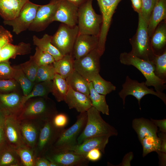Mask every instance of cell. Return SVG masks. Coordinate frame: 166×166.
Instances as JSON below:
<instances>
[{
    "instance_id": "obj_46",
    "label": "cell",
    "mask_w": 166,
    "mask_h": 166,
    "mask_svg": "<svg viewBox=\"0 0 166 166\" xmlns=\"http://www.w3.org/2000/svg\"><path fill=\"white\" fill-rule=\"evenodd\" d=\"M52 121L56 128L63 129L68 123V118L67 115L64 113H57L53 117Z\"/></svg>"
},
{
    "instance_id": "obj_12",
    "label": "cell",
    "mask_w": 166,
    "mask_h": 166,
    "mask_svg": "<svg viewBox=\"0 0 166 166\" xmlns=\"http://www.w3.org/2000/svg\"><path fill=\"white\" fill-rule=\"evenodd\" d=\"M39 6L29 1L23 6L16 17L12 20H4L3 23L11 26L13 31L19 34L28 29L35 18Z\"/></svg>"
},
{
    "instance_id": "obj_10",
    "label": "cell",
    "mask_w": 166,
    "mask_h": 166,
    "mask_svg": "<svg viewBox=\"0 0 166 166\" xmlns=\"http://www.w3.org/2000/svg\"><path fill=\"white\" fill-rule=\"evenodd\" d=\"M52 119L45 121L41 129L37 143L34 149L36 157H44L47 152L52 147L64 129L55 127L53 123Z\"/></svg>"
},
{
    "instance_id": "obj_7",
    "label": "cell",
    "mask_w": 166,
    "mask_h": 166,
    "mask_svg": "<svg viewBox=\"0 0 166 166\" xmlns=\"http://www.w3.org/2000/svg\"><path fill=\"white\" fill-rule=\"evenodd\" d=\"M78 34L77 25L72 26L62 23L52 36L51 42L63 56L72 54Z\"/></svg>"
},
{
    "instance_id": "obj_45",
    "label": "cell",
    "mask_w": 166,
    "mask_h": 166,
    "mask_svg": "<svg viewBox=\"0 0 166 166\" xmlns=\"http://www.w3.org/2000/svg\"><path fill=\"white\" fill-rule=\"evenodd\" d=\"M13 35L10 32L2 26H0V52L7 43L13 41Z\"/></svg>"
},
{
    "instance_id": "obj_40",
    "label": "cell",
    "mask_w": 166,
    "mask_h": 166,
    "mask_svg": "<svg viewBox=\"0 0 166 166\" xmlns=\"http://www.w3.org/2000/svg\"><path fill=\"white\" fill-rule=\"evenodd\" d=\"M31 57L38 66L52 64L55 61L54 58L51 55L37 47L35 48L34 54Z\"/></svg>"
},
{
    "instance_id": "obj_33",
    "label": "cell",
    "mask_w": 166,
    "mask_h": 166,
    "mask_svg": "<svg viewBox=\"0 0 166 166\" xmlns=\"http://www.w3.org/2000/svg\"><path fill=\"white\" fill-rule=\"evenodd\" d=\"M52 81L51 93L57 101H64L69 88L65 79L56 73Z\"/></svg>"
},
{
    "instance_id": "obj_52",
    "label": "cell",
    "mask_w": 166,
    "mask_h": 166,
    "mask_svg": "<svg viewBox=\"0 0 166 166\" xmlns=\"http://www.w3.org/2000/svg\"><path fill=\"white\" fill-rule=\"evenodd\" d=\"M159 159V164L160 166L166 165V153L161 151L156 152Z\"/></svg>"
},
{
    "instance_id": "obj_21",
    "label": "cell",
    "mask_w": 166,
    "mask_h": 166,
    "mask_svg": "<svg viewBox=\"0 0 166 166\" xmlns=\"http://www.w3.org/2000/svg\"><path fill=\"white\" fill-rule=\"evenodd\" d=\"M109 137L103 136L89 138L69 150L84 156L88 152L96 148H98L102 152L104 153L105 148L109 142Z\"/></svg>"
},
{
    "instance_id": "obj_39",
    "label": "cell",
    "mask_w": 166,
    "mask_h": 166,
    "mask_svg": "<svg viewBox=\"0 0 166 166\" xmlns=\"http://www.w3.org/2000/svg\"><path fill=\"white\" fill-rule=\"evenodd\" d=\"M155 66V75L160 79L166 80V51L156 55L152 61Z\"/></svg>"
},
{
    "instance_id": "obj_22",
    "label": "cell",
    "mask_w": 166,
    "mask_h": 166,
    "mask_svg": "<svg viewBox=\"0 0 166 166\" xmlns=\"http://www.w3.org/2000/svg\"><path fill=\"white\" fill-rule=\"evenodd\" d=\"M132 127L140 141L146 136L157 135L158 127L151 120L143 117L135 118L132 121Z\"/></svg>"
},
{
    "instance_id": "obj_29",
    "label": "cell",
    "mask_w": 166,
    "mask_h": 166,
    "mask_svg": "<svg viewBox=\"0 0 166 166\" xmlns=\"http://www.w3.org/2000/svg\"><path fill=\"white\" fill-rule=\"evenodd\" d=\"M65 80L68 85L74 90L89 96V82L75 70Z\"/></svg>"
},
{
    "instance_id": "obj_49",
    "label": "cell",
    "mask_w": 166,
    "mask_h": 166,
    "mask_svg": "<svg viewBox=\"0 0 166 166\" xmlns=\"http://www.w3.org/2000/svg\"><path fill=\"white\" fill-rule=\"evenodd\" d=\"M133 158V154L132 152L127 153L124 157L121 162L117 166H130V162Z\"/></svg>"
},
{
    "instance_id": "obj_25",
    "label": "cell",
    "mask_w": 166,
    "mask_h": 166,
    "mask_svg": "<svg viewBox=\"0 0 166 166\" xmlns=\"http://www.w3.org/2000/svg\"><path fill=\"white\" fill-rule=\"evenodd\" d=\"M166 17V0H158L150 15L148 32L150 38L158 25Z\"/></svg>"
},
{
    "instance_id": "obj_24",
    "label": "cell",
    "mask_w": 166,
    "mask_h": 166,
    "mask_svg": "<svg viewBox=\"0 0 166 166\" xmlns=\"http://www.w3.org/2000/svg\"><path fill=\"white\" fill-rule=\"evenodd\" d=\"M29 0H0V15L4 20L16 17L25 4Z\"/></svg>"
},
{
    "instance_id": "obj_18",
    "label": "cell",
    "mask_w": 166,
    "mask_h": 166,
    "mask_svg": "<svg viewBox=\"0 0 166 166\" xmlns=\"http://www.w3.org/2000/svg\"><path fill=\"white\" fill-rule=\"evenodd\" d=\"M23 95L22 91L0 93V110L6 116L17 117L23 106L22 100Z\"/></svg>"
},
{
    "instance_id": "obj_4",
    "label": "cell",
    "mask_w": 166,
    "mask_h": 166,
    "mask_svg": "<svg viewBox=\"0 0 166 166\" xmlns=\"http://www.w3.org/2000/svg\"><path fill=\"white\" fill-rule=\"evenodd\" d=\"M148 23L138 13V23L136 33L130 42L132 49L130 53L140 58L152 61L156 54L152 49L148 32Z\"/></svg>"
},
{
    "instance_id": "obj_35",
    "label": "cell",
    "mask_w": 166,
    "mask_h": 166,
    "mask_svg": "<svg viewBox=\"0 0 166 166\" xmlns=\"http://www.w3.org/2000/svg\"><path fill=\"white\" fill-rule=\"evenodd\" d=\"M161 141V139L157 135L144 137L140 141L143 148V157L152 152L160 151Z\"/></svg>"
},
{
    "instance_id": "obj_11",
    "label": "cell",
    "mask_w": 166,
    "mask_h": 166,
    "mask_svg": "<svg viewBox=\"0 0 166 166\" xmlns=\"http://www.w3.org/2000/svg\"><path fill=\"white\" fill-rule=\"evenodd\" d=\"M101 57L97 48L95 49L86 55L74 59V69L90 82L99 73Z\"/></svg>"
},
{
    "instance_id": "obj_15",
    "label": "cell",
    "mask_w": 166,
    "mask_h": 166,
    "mask_svg": "<svg viewBox=\"0 0 166 166\" xmlns=\"http://www.w3.org/2000/svg\"><path fill=\"white\" fill-rule=\"evenodd\" d=\"M19 121L23 141L26 146L34 150L40 130L45 121L36 119H25Z\"/></svg>"
},
{
    "instance_id": "obj_3",
    "label": "cell",
    "mask_w": 166,
    "mask_h": 166,
    "mask_svg": "<svg viewBox=\"0 0 166 166\" xmlns=\"http://www.w3.org/2000/svg\"><path fill=\"white\" fill-rule=\"evenodd\" d=\"M121 63L124 65H132L138 69L146 79L147 86H152L156 91L162 92L166 88V80L160 79L155 73V66L152 61L144 60L130 52L121 53L119 57Z\"/></svg>"
},
{
    "instance_id": "obj_26",
    "label": "cell",
    "mask_w": 166,
    "mask_h": 166,
    "mask_svg": "<svg viewBox=\"0 0 166 166\" xmlns=\"http://www.w3.org/2000/svg\"><path fill=\"white\" fill-rule=\"evenodd\" d=\"M52 36L47 34H45L41 38L34 35L33 37V43L40 49L51 55L55 61H57L63 56L52 44Z\"/></svg>"
},
{
    "instance_id": "obj_27",
    "label": "cell",
    "mask_w": 166,
    "mask_h": 166,
    "mask_svg": "<svg viewBox=\"0 0 166 166\" xmlns=\"http://www.w3.org/2000/svg\"><path fill=\"white\" fill-rule=\"evenodd\" d=\"M0 166H23L15 149L7 144L0 149Z\"/></svg>"
},
{
    "instance_id": "obj_1",
    "label": "cell",
    "mask_w": 166,
    "mask_h": 166,
    "mask_svg": "<svg viewBox=\"0 0 166 166\" xmlns=\"http://www.w3.org/2000/svg\"><path fill=\"white\" fill-rule=\"evenodd\" d=\"M57 113L55 102L48 97H34L23 104L17 118L19 121L36 119L45 121L52 119Z\"/></svg>"
},
{
    "instance_id": "obj_9",
    "label": "cell",
    "mask_w": 166,
    "mask_h": 166,
    "mask_svg": "<svg viewBox=\"0 0 166 166\" xmlns=\"http://www.w3.org/2000/svg\"><path fill=\"white\" fill-rule=\"evenodd\" d=\"M101 13L102 22L99 36L97 49L101 56L105 49V45L112 18L121 0H97Z\"/></svg>"
},
{
    "instance_id": "obj_44",
    "label": "cell",
    "mask_w": 166,
    "mask_h": 166,
    "mask_svg": "<svg viewBox=\"0 0 166 166\" xmlns=\"http://www.w3.org/2000/svg\"><path fill=\"white\" fill-rule=\"evenodd\" d=\"M14 69L9 61L0 62V79L13 78Z\"/></svg>"
},
{
    "instance_id": "obj_30",
    "label": "cell",
    "mask_w": 166,
    "mask_h": 166,
    "mask_svg": "<svg viewBox=\"0 0 166 166\" xmlns=\"http://www.w3.org/2000/svg\"><path fill=\"white\" fill-rule=\"evenodd\" d=\"M53 81H47L35 83L30 93L26 96L23 95L22 102L23 104L28 99L36 97H48L51 93Z\"/></svg>"
},
{
    "instance_id": "obj_13",
    "label": "cell",
    "mask_w": 166,
    "mask_h": 166,
    "mask_svg": "<svg viewBox=\"0 0 166 166\" xmlns=\"http://www.w3.org/2000/svg\"><path fill=\"white\" fill-rule=\"evenodd\" d=\"M44 157L58 166H86L89 161L82 155L68 150H58L52 148Z\"/></svg>"
},
{
    "instance_id": "obj_43",
    "label": "cell",
    "mask_w": 166,
    "mask_h": 166,
    "mask_svg": "<svg viewBox=\"0 0 166 166\" xmlns=\"http://www.w3.org/2000/svg\"><path fill=\"white\" fill-rule=\"evenodd\" d=\"M142 6L140 12L148 23L151 14L158 0H141Z\"/></svg>"
},
{
    "instance_id": "obj_53",
    "label": "cell",
    "mask_w": 166,
    "mask_h": 166,
    "mask_svg": "<svg viewBox=\"0 0 166 166\" xmlns=\"http://www.w3.org/2000/svg\"><path fill=\"white\" fill-rule=\"evenodd\" d=\"M132 3V7L134 10L138 14L141 11L142 2L141 0H131Z\"/></svg>"
},
{
    "instance_id": "obj_6",
    "label": "cell",
    "mask_w": 166,
    "mask_h": 166,
    "mask_svg": "<svg viewBox=\"0 0 166 166\" xmlns=\"http://www.w3.org/2000/svg\"><path fill=\"white\" fill-rule=\"evenodd\" d=\"M87 120V112L80 113L73 125L61 131L52 148L58 150H69L77 145V138L84 128Z\"/></svg>"
},
{
    "instance_id": "obj_51",
    "label": "cell",
    "mask_w": 166,
    "mask_h": 166,
    "mask_svg": "<svg viewBox=\"0 0 166 166\" xmlns=\"http://www.w3.org/2000/svg\"><path fill=\"white\" fill-rule=\"evenodd\" d=\"M50 161L45 157L36 158L35 166H49Z\"/></svg>"
},
{
    "instance_id": "obj_5",
    "label": "cell",
    "mask_w": 166,
    "mask_h": 166,
    "mask_svg": "<svg viewBox=\"0 0 166 166\" xmlns=\"http://www.w3.org/2000/svg\"><path fill=\"white\" fill-rule=\"evenodd\" d=\"M93 0H88L79 7L77 26L79 34L99 37L102 22L101 15L97 14L92 6Z\"/></svg>"
},
{
    "instance_id": "obj_54",
    "label": "cell",
    "mask_w": 166,
    "mask_h": 166,
    "mask_svg": "<svg viewBox=\"0 0 166 166\" xmlns=\"http://www.w3.org/2000/svg\"><path fill=\"white\" fill-rule=\"evenodd\" d=\"M6 144L5 137L4 125H3L0 126V149Z\"/></svg>"
},
{
    "instance_id": "obj_56",
    "label": "cell",
    "mask_w": 166,
    "mask_h": 166,
    "mask_svg": "<svg viewBox=\"0 0 166 166\" xmlns=\"http://www.w3.org/2000/svg\"><path fill=\"white\" fill-rule=\"evenodd\" d=\"M6 116L5 114L0 110V126L4 125Z\"/></svg>"
},
{
    "instance_id": "obj_19",
    "label": "cell",
    "mask_w": 166,
    "mask_h": 166,
    "mask_svg": "<svg viewBox=\"0 0 166 166\" xmlns=\"http://www.w3.org/2000/svg\"><path fill=\"white\" fill-rule=\"evenodd\" d=\"M98 39V36L78 34L72 53L73 59L82 57L97 48Z\"/></svg>"
},
{
    "instance_id": "obj_42",
    "label": "cell",
    "mask_w": 166,
    "mask_h": 166,
    "mask_svg": "<svg viewBox=\"0 0 166 166\" xmlns=\"http://www.w3.org/2000/svg\"><path fill=\"white\" fill-rule=\"evenodd\" d=\"M20 91H22L21 87L14 78L0 79V93H7Z\"/></svg>"
},
{
    "instance_id": "obj_17",
    "label": "cell",
    "mask_w": 166,
    "mask_h": 166,
    "mask_svg": "<svg viewBox=\"0 0 166 166\" xmlns=\"http://www.w3.org/2000/svg\"><path fill=\"white\" fill-rule=\"evenodd\" d=\"M78 7L66 0H58L53 21H58L70 26L77 25Z\"/></svg>"
},
{
    "instance_id": "obj_20",
    "label": "cell",
    "mask_w": 166,
    "mask_h": 166,
    "mask_svg": "<svg viewBox=\"0 0 166 166\" xmlns=\"http://www.w3.org/2000/svg\"><path fill=\"white\" fill-rule=\"evenodd\" d=\"M64 101L69 109H74L80 113L87 112L92 106L89 96L74 90L69 85Z\"/></svg>"
},
{
    "instance_id": "obj_16",
    "label": "cell",
    "mask_w": 166,
    "mask_h": 166,
    "mask_svg": "<svg viewBox=\"0 0 166 166\" xmlns=\"http://www.w3.org/2000/svg\"><path fill=\"white\" fill-rule=\"evenodd\" d=\"M4 129L5 140L9 145L15 149L26 145L22 137L20 121L17 117L6 116Z\"/></svg>"
},
{
    "instance_id": "obj_55",
    "label": "cell",
    "mask_w": 166,
    "mask_h": 166,
    "mask_svg": "<svg viewBox=\"0 0 166 166\" xmlns=\"http://www.w3.org/2000/svg\"><path fill=\"white\" fill-rule=\"evenodd\" d=\"M69 1L76 6L78 7L82 5L88 0H66Z\"/></svg>"
},
{
    "instance_id": "obj_36",
    "label": "cell",
    "mask_w": 166,
    "mask_h": 166,
    "mask_svg": "<svg viewBox=\"0 0 166 166\" xmlns=\"http://www.w3.org/2000/svg\"><path fill=\"white\" fill-rule=\"evenodd\" d=\"M93 87L98 93L106 95L116 89V87L110 82L104 80L99 73L95 76L91 81Z\"/></svg>"
},
{
    "instance_id": "obj_50",
    "label": "cell",
    "mask_w": 166,
    "mask_h": 166,
    "mask_svg": "<svg viewBox=\"0 0 166 166\" xmlns=\"http://www.w3.org/2000/svg\"><path fill=\"white\" fill-rule=\"evenodd\" d=\"M157 135L161 139L160 151L166 153V133L159 132Z\"/></svg>"
},
{
    "instance_id": "obj_47",
    "label": "cell",
    "mask_w": 166,
    "mask_h": 166,
    "mask_svg": "<svg viewBox=\"0 0 166 166\" xmlns=\"http://www.w3.org/2000/svg\"><path fill=\"white\" fill-rule=\"evenodd\" d=\"M101 152L98 148H94L86 153L84 156L89 161H97L101 159L102 156Z\"/></svg>"
},
{
    "instance_id": "obj_31",
    "label": "cell",
    "mask_w": 166,
    "mask_h": 166,
    "mask_svg": "<svg viewBox=\"0 0 166 166\" xmlns=\"http://www.w3.org/2000/svg\"><path fill=\"white\" fill-rule=\"evenodd\" d=\"M89 97L92 106L102 113L109 115V109L107 103L105 95L98 93L93 88L92 82H89Z\"/></svg>"
},
{
    "instance_id": "obj_8",
    "label": "cell",
    "mask_w": 166,
    "mask_h": 166,
    "mask_svg": "<svg viewBox=\"0 0 166 166\" xmlns=\"http://www.w3.org/2000/svg\"><path fill=\"white\" fill-rule=\"evenodd\" d=\"M122 88L118 93L120 97L122 99L124 106L126 97L129 95L134 97L137 100L140 107V101L142 98L147 94H151L155 95L160 99L166 104V96L162 92H158L154 91L153 89H149L145 82H139L136 80H132L127 76L125 80L122 85Z\"/></svg>"
},
{
    "instance_id": "obj_48",
    "label": "cell",
    "mask_w": 166,
    "mask_h": 166,
    "mask_svg": "<svg viewBox=\"0 0 166 166\" xmlns=\"http://www.w3.org/2000/svg\"><path fill=\"white\" fill-rule=\"evenodd\" d=\"M150 120L159 128V132L166 133V119L155 120L151 118Z\"/></svg>"
},
{
    "instance_id": "obj_28",
    "label": "cell",
    "mask_w": 166,
    "mask_h": 166,
    "mask_svg": "<svg viewBox=\"0 0 166 166\" xmlns=\"http://www.w3.org/2000/svg\"><path fill=\"white\" fill-rule=\"evenodd\" d=\"M73 59L72 54L64 56L53 63L56 73L66 79L74 70Z\"/></svg>"
},
{
    "instance_id": "obj_38",
    "label": "cell",
    "mask_w": 166,
    "mask_h": 166,
    "mask_svg": "<svg viewBox=\"0 0 166 166\" xmlns=\"http://www.w3.org/2000/svg\"><path fill=\"white\" fill-rule=\"evenodd\" d=\"M56 73L53 64L38 66L34 83L52 81Z\"/></svg>"
},
{
    "instance_id": "obj_14",
    "label": "cell",
    "mask_w": 166,
    "mask_h": 166,
    "mask_svg": "<svg viewBox=\"0 0 166 166\" xmlns=\"http://www.w3.org/2000/svg\"><path fill=\"white\" fill-rule=\"evenodd\" d=\"M58 0H51L50 2L39 6L35 18L28 28L29 30L39 32L44 30L53 22Z\"/></svg>"
},
{
    "instance_id": "obj_41",
    "label": "cell",
    "mask_w": 166,
    "mask_h": 166,
    "mask_svg": "<svg viewBox=\"0 0 166 166\" xmlns=\"http://www.w3.org/2000/svg\"><path fill=\"white\" fill-rule=\"evenodd\" d=\"M19 65L29 78L34 83L38 66L34 62L31 56L28 61Z\"/></svg>"
},
{
    "instance_id": "obj_32",
    "label": "cell",
    "mask_w": 166,
    "mask_h": 166,
    "mask_svg": "<svg viewBox=\"0 0 166 166\" xmlns=\"http://www.w3.org/2000/svg\"><path fill=\"white\" fill-rule=\"evenodd\" d=\"M151 45L155 51L161 49L166 43V24L165 22H161L157 26L150 38Z\"/></svg>"
},
{
    "instance_id": "obj_34",
    "label": "cell",
    "mask_w": 166,
    "mask_h": 166,
    "mask_svg": "<svg viewBox=\"0 0 166 166\" xmlns=\"http://www.w3.org/2000/svg\"><path fill=\"white\" fill-rule=\"evenodd\" d=\"M13 67L15 69L13 78L21 86L23 95L26 96L31 92L35 83L29 78L19 65Z\"/></svg>"
},
{
    "instance_id": "obj_37",
    "label": "cell",
    "mask_w": 166,
    "mask_h": 166,
    "mask_svg": "<svg viewBox=\"0 0 166 166\" xmlns=\"http://www.w3.org/2000/svg\"><path fill=\"white\" fill-rule=\"evenodd\" d=\"M15 150L20 158L23 166H35L36 157L33 149L24 145L15 149Z\"/></svg>"
},
{
    "instance_id": "obj_23",
    "label": "cell",
    "mask_w": 166,
    "mask_h": 166,
    "mask_svg": "<svg viewBox=\"0 0 166 166\" xmlns=\"http://www.w3.org/2000/svg\"><path fill=\"white\" fill-rule=\"evenodd\" d=\"M31 50V45L29 43L21 42L17 45L8 43L0 52V62L9 61L10 58H15L18 55L30 54Z\"/></svg>"
},
{
    "instance_id": "obj_2",
    "label": "cell",
    "mask_w": 166,
    "mask_h": 166,
    "mask_svg": "<svg viewBox=\"0 0 166 166\" xmlns=\"http://www.w3.org/2000/svg\"><path fill=\"white\" fill-rule=\"evenodd\" d=\"M87 120L85 126L77 138L78 144L92 137L117 136L118 132L113 127L105 122L100 112L92 106L87 111Z\"/></svg>"
}]
</instances>
